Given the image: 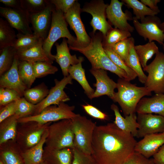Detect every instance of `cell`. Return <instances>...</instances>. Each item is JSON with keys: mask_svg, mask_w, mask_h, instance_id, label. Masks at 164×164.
Masks as SVG:
<instances>
[{"mask_svg": "<svg viewBox=\"0 0 164 164\" xmlns=\"http://www.w3.org/2000/svg\"><path fill=\"white\" fill-rule=\"evenodd\" d=\"M164 144V132L145 135L137 142L135 152L149 158L153 156Z\"/></svg>", "mask_w": 164, "mask_h": 164, "instance_id": "cell-19", "label": "cell"}, {"mask_svg": "<svg viewBox=\"0 0 164 164\" xmlns=\"http://www.w3.org/2000/svg\"><path fill=\"white\" fill-rule=\"evenodd\" d=\"M124 164H155L153 158H148L142 155L134 152L128 159Z\"/></svg>", "mask_w": 164, "mask_h": 164, "instance_id": "cell-44", "label": "cell"}, {"mask_svg": "<svg viewBox=\"0 0 164 164\" xmlns=\"http://www.w3.org/2000/svg\"><path fill=\"white\" fill-rule=\"evenodd\" d=\"M1 157V160L5 164H22L19 157L12 152H4Z\"/></svg>", "mask_w": 164, "mask_h": 164, "instance_id": "cell-49", "label": "cell"}, {"mask_svg": "<svg viewBox=\"0 0 164 164\" xmlns=\"http://www.w3.org/2000/svg\"><path fill=\"white\" fill-rule=\"evenodd\" d=\"M139 127L136 137L143 138L146 135L164 132V117L152 114L137 113Z\"/></svg>", "mask_w": 164, "mask_h": 164, "instance_id": "cell-16", "label": "cell"}, {"mask_svg": "<svg viewBox=\"0 0 164 164\" xmlns=\"http://www.w3.org/2000/svg\"><path fill=\"white\" fill-rule=\"evenodd\" d=\"M125 4L122 1L111 0L106 9V17L109 23L113 25L114 28L132 33L135 28L128 21H132L133 17L130 12L128 10L125 12L123 11L122 7Z\"/></svg>", "mask_w": 164, "mask_h": 164, "instance_id": "cell-12", "label": "cell"}, {"mask_svg": "<svg viewBox=\"0 0 164 164\" xmlns=\"http://www.w3.org/2000/svg\"><path fill=\"white\" fill-rule=\"evenodd\" d=\"M91 41L85 47L69 46L70 49L83 54L91 63V68L108 70L120 78L128 81L126 73L117 66L105 52L102 45L103 35L101 32L90 33Z\"/></svg>", "mask_w": 164, "mask_h": 164, "instance_id": "cell-2", "label": "cell"}, {"mask_svg": "<svg viewBox=\"0 0 164 164\" xmlns=\"http://www.w3.org/2000/svg\"><path fill=\"white\" fill-rule=\"evenodd\" d=\"M140 2L157 13L160 12V10L157 6V4L161 2L160 0H140Z\"/></svg>", "mask_w": 164, "mask_h": 164, "instance_id": "cell-52", "label": "cell"}, {"mask_svg": "<svg viewBox=\"0 0 164 164\" xmlns=\"http://www.w3.org/2000/svg\"><path fill=\"white\" fill-rule=\"evenodd\" d=\"M48 136L52 151L66 148H74V136L71 119L62 120L53 125Z\"/></svg>", "mask_w": 164, "mask_h": 164, "instance_id": "cell-7", "label": "cell"}, {"mask_svg": "<svg viewBox=\"0 0 164 164\" xmlns=\"http://www.w3.org/2000/svg\"><path fill=\"white\" fill-rule=\"evenodd\" d=\"M74 138V148L83 152L92 155V142L96 124L80 114L71 119Z\"/></svg>", "mask_w": 164, "mask_h": 164, "instance_id": "cell-5", "label": "cell"}, {"mask_svg": "<svg viewBox=\"0 0 164 164\" xmlns=\"http://www.w3.org/2000/svg\"><path fill=\"white\" fill-rule=\"evenodd\" d=\"M108 5L102 0H93L85 3L81 9V12L88 13L92 16L90 22L93 29L92 32L94 34L98 30L102 33L103 37L112 27L106 19V11Z\"/></svg>", "mask_w": 164, "mask_h": 164, "instance_id": "cell-9", "label": "cell"}, {"mask_svg": "<svg viewBox=\"0 0 164 164\" xmlns=\"http://www.w3.org/2000/svg\"><path fill=\"white\" fill-rule=\"evenodd\" d=\"M131 133L114 123L96 126L92 142V155L97 164H124L135 152L137 142Z\"/></svg>", "mask_w": 164, "mask_h": 164, "instance_id": "cell-1", "label": "cell"}, {"mask_svg": "<svg viewBox=\"0 0 164 164\" xmlns=\"http://www.w3.org/2000/svg\"><path fill=\"white\" fill-rule=\"evenodd\" d=\"M162 49H163V52H164V43L162 45Z\"/></svg>", "mask_w": 164, "mask_h": 164, "instance_id": "cell-55", "label": "cell"}, {"mask_svg": "<svg viewBox=\"0 0 164 164\" xmlns=\"http://www.w3.org/2000/svg\"><path fill=\"white\" fill-rule=\"evenodd\" d=\"M18 118L14 115L7 118L1 128L0 143H4L10 139L14 140L16 135V126Z\"/></svg>", "mask_w": 164, "mask_h": 164, "instance_id": "cell-29", "label": "cell"}, {"mask_svg": "<svg viewBox=\"0 0 164 164\" xmlns=\"http://www.w3.org/2000/svg\"><path fill=\"white\" fill-rule=\"evenodd\" d=\"M22 97L16 91L8 88H0V105L4 106Z\"/></svg>", "mask_w": 164, "mask_h": 164, "instance_id": "cell-42", "label": "cell"}, {"mask_svg": "<svg viewBox=\"0 0 164 164\" xmlns=\"http://www.w3.org/2000/svg\"><path fill=\"white\" fill-rule=\"evenodd\" d=\"M54 7L50 2L47 6L42 11L30 15L31 28L33 34L44 40L47 38L50 28Z\"/></svg>", "mask_w": 164, "mask_h": 164, "instance_id": "cell-15", "label": "cell"}, {"mask_svg": "<svg viewBox=\"0 0 164 164\" xmlns=\"http://www.w3.org/2000/svg\"><path fill=\"white\" fill-rule=\"evenodd\" d=\"M48 135V131H44L39 142L22 154L25 164H40L43 162V146Z\"/></svg>", "mask_w": 164, "mask_h": 164, "instance_id": "cell-25", "label": "cell"}, {"mask_svg": "<svg viewBox=\"0 0 164 164\" xmlns=\"http://www.w3.org/2000/svg\"><path fill=\"white\" fill-rule=\"evenodd\" d=\"M0 14L18 33L27 35L33 34L30 26V14L23 9L0 7Z\"/></svg>", "mask_w": 164, "mask_h": 164, "instance_id": "cell-14", "label": "cell"}, {"mask_svg": "<svg viewBox=\"0 0 164 164\" xmlns=\"http://www.w3.org/2000/svg\"><path fill=\"white\" fill-rule=\"evenodd\" d=\"M0 164H5L1 160L0 161Z\"/></svg>", "mask_w": 164, "mask_h": 164, "instance_id": "cell-54", "label": "cell"}, {"mask_svg": "<svg viewBox=\"0 0 164 164\" xmlns=\"http://www.w3.org/2000/svg\"><path fill=\"white\" fill-rule=\"evenodd\" d=\"M19 60L16 53L13 64L10 69L0 76V87L13 90L22 97L25 91L27 89L22 82L19 75L18 66Z\"/></svg>", "mask_w": 164, "mask_h": 164, "instance_id": "cell-18", "label": "cell"}, {"mask_svg": "<svg viewBox=\"0 0 164 164\" xmlns=\"http://www.w3.org/2000/svg\"><path fill=\"white\" fill-rule=\"evenodd\" d=\"M42 39H43L33 34L27 35L18 33L12 46L16 51L23 50L34 46Z\"/></svg>", "mask_w": 164, "mask_h": 164, "instance_id": "cell-35", "label": "cell"}, {"mask_svg": "<svg viewBox=\"0 0 164 164\" xmlns=\"http://www.w3.org/2000/svg\"><path fill=\"white\" fill-rule=\"evenodd\" d=\"M52 64L46 61L33 63V66L36 78H40L48 75L54 74L58 70V68Z\"/></svg>", "mask_w": 164, "mask_h": 164, "instance_id": "cell-38", "label": "cell"}, {"mask_svg": "<svg viewBox=\"0 0 164 164\" xmlns=\"http://www.w3.org/2000/svg\"><path fill=\"white\" fill-rule=\"evenodd\" d=\"M75 108L74 106H69L64 102H61L59 105L47 107L38 114L19 118L18 122L26 123L34 121L41 125L49 122L71 119L79 114L73 112Z\"/></svg>", "mask_w": 164, "mask_h": 164, "instance_id": "cell-6", "label": "cell"}, {"mask_svg": "<svg viewBox=\"0 0 164 164\" xmlns=\"http://www.w3.org/2000/svg\"><path fill=\"white\" fill-rule=\"evenodd\" d=\"M50 3L55 8L65 14L73 5L76 0H51Z\"/></svg>", "mask_w": 164, "mask_h": 164, "instance_id": "cell-47", "label": "cell"}, {"mask_svg": "<svg viewBox=\"0 0 164 164\" xmlns=\"http://www.w3.org/2000/svg\"><path fill=\"white\" fill-rule=\"evenodd\" d=\"M33 63L32 62L19 60L18 64L19 75L22 81L28 88H30L36 78Z\"/></svg>", "mask_w": 164, "mask_h": 164, "instance_id": "cell-33", "label": "cell"}, {"mask_svg": "<svg viewBox=\"0 0 164 164\" xmlns=\"http://www.w3.org/2000/svg\"><path fill=\"white\" fill-rule=\"evenodd\" d=\"M22 9L30 14L39 12L43 10L50 3V0H21Z\"/></svg>", "mask_w": 164, "mask_h": 164, "instance_id": "cell-40", "label": "cell"}, {"mask_svg": "<svg viewBox=\"0 0 164 164\" xmlns=\"http://www.w3.org/2000/svg\"><path fill=\"white\" fill-rule=\"evenodd\" d=\"M67 44V40L65 38L63 39L60 44L56 43V53L53 55L55 60L60 65L64 77L69 75L68 70L70 66L77 64L80 60L79 57L77 58L75 54L72 55L70 54Z\"/></svg>", "mask_w": 164, "mask_h": 164, "instance_id": "cell-20", "label": "cell"}, {"mask_svg": "<svg viewBox=\"0 0 164 164\" xmlns=\"http://www.w3.org/2000/svg\"><path fill=\"white\" fill-rule=\"evenodd\" d=\"M135 41L131 45L128 59L127 65L136 74L139 81L144 84L147 76L144 73L135 49Z\"/></svg>", "mask_w": 164, "mask_h": 164, "instance_id": "cell-32", "label": "cell"}, {"mask_svg": "<svg viewBox=\"0 0 164 164\" xmlns=\"http://www.w3.org/2000/svg\"><path fill=\"white\" fill-rule=\"evenodd\" d=\"M134 41V38L131 37L118 43L111 47L127 65L131 46L132 42Z\"/></svg>", "mask_w": 164, "mask_h": 164, "instance_id": "cell-39", "label": "cell"}, {"mask_svg": "<svg viewBox=\"0 0 164 164\" xmlns=\"http://www.w3.org/2000/svg\"><path fill=\"white\" fill-rule=\"evenodd\" d=\"M80 4L77 1L73 5L65 14V20L76 36L77 46L85 47L90 43L91 38L86 32L84 26L81 20Z\"/></svg>", "mask_w": 164, "mask_h": 164, "instance_id": "cell-13", "label": "cell"}, {"mask_svg": "<svg viewBox=\"0 0 164 164\" xmlns=\"http://www.w3.org/2000/svg\"><path fill=\"white\" fill-rule=\"evenodd\" d=\"M79 58L80 60L77 63L70 66L68 72L72 79L76 80L81 85L88 97L91 99L95 90L90 86L86 78L85 70L82 65L84 58L82 56Z\"/></svg>", "mask_w": 164, "mask_h": 164, "instance_id": "cell-24", "label": "cell"}, {"mask_svg": "<svg viewBox=\"0 0 164 164\" xmlns=\"http://www.w3.org/2000/svg\"><path fill=\"white\" fill-rule=\"evenodd\" d=\"M111 108L114 112L115 118L113 123L116 126L123 131L129 132L134 137H136L139 125L135 113L131 114L124 118L121 114L117 105L112 104Z\"/></svg>", "mask_w": 164, "mask_h": 164, "instance_id": "cell-22", "label": "cell"}, {"mask_svg": "<svg viewBox=\"0 0 164 164\" xmlns=\"http://www.w3.org/2000/svg\"><path fill=\"white\" fill-rule=\"evenodd\" d=\"M82 106L88 114L94 118L103 120L108 119V116L107 114L92 105L87 104L83 105Z\"/></svg>", "mask_w": 164, "mask_h": 164, "instance_id": "cell-46", "label": "cell"}, {"mask_svg": "<svg viewBox=\"0 0 164 164\" xmlns=\"http://www.w3.org/2000/svg\"><path fill=\"white\" fill-rule=\"evenodd\" d=\"M152 156L155 164H164V144Z\"/></svg>", "mask_w": 164, "mask_h": 164, "instance_id": "cell-50", "label": "cell"}, {"mask_svg": "<svg viewBox=\"0 0 164 164\" xmlns=\"http://www.w3.org/2000/svg\"><path fill=\"white\" fill-rule=\"evenodd\" d=\"M44 41L42 39L36 44L31 47L17 51L16 54L19 60L32 63L46 61L52 64L53 61L49 58L43 49Z\"/></svg>", "mask_w": 164, "mask_h": 164, "instance_id": "cell-23", "label": "cell"}, {"mask_svg": "<svg viewBox=\"0 0 164 164\" xmlns=\"http://www.w3.org/2000/svg\"><path fill=\"white\" fill-rule=\"evenodd\" d=\"M16 102L17 108L15 114L19 119L29 116L35 111L36 105L28 102L24 97H21L16 101Z\"/></svg>", "mask_w": 164, "mask_h": 164, "instance_id": "cell-41", "label": "cell"}, {"mask_svg": "<svg viewBox=\"0 0 164 164\" xmlns=\"http://www.w3.org/2000/svg\"><path fill=\"white\" fill-rule=\"evenodd\" d=\"M16 101L4 106L0 110V122H2L7 118L14 115L16 112Z\"/></svg>", "mask_w": 164, "mask_h": 164, "instance_id": "cell-45", "label": "cell"}, {"mask_svg": "<svg viewBox=\"0 0 164 164\" xmlns=\"http://www.w3.org/2000/svg\"><path fill=\"white\" fill-rule=\"evenodd\" d=\"M64 13L54 7L52 12L51 24L48 36L44 40L43 48L49 58L53 61L54 55L51 53L52 46L59 39L63 38L67 39L69 46H77L76 38L70 33L67 28L68 24Z\"/></svg>", "mask_w": 164, "mask_h": 164, "instance_id": "cell-4", "label": "cell"}, {"mask_svg": "<svg viewBox=\"0 0 164 164\" xmlns=\"http://www.w3.org/2000/svg\"><path fill=\"white\" fill-rule=\"evenodd\" d=\"M40 164H46L45 163V162H43L41 163Z\"/></svg>", "mask_w": 164, "mask_h": 164, "instance_id": "cell-56", "label": "cell"}, {"mask_svg": "<svg viewBox=\"0 0 164 164\" xmlns=\"http://www.w3.org/2000/svg\"><path fill=\"white\" fill-rule=\"evenodd\" d=\"M117 83L118 91L112 100L118 104L125 116L135 113L141 99L152 95V92L145 86H137L125 79L119 78Z\"/></svg>", "mask_w": 164, "mask_h": 164, "instance_id": "cell-3", "label": "cell"}, {"mask_svg": "<svg viewBox=\"0 0 164 164\" xmlns=\"http://www.w3.org/2000/svg\"><path fill=\"white\" fill-rule=\"evenodd\" d=\"M72 150L73 159L71 164H97L91 155L85 153L75 148Z\"/></svg>", "mask_w": 164, "mask_h": 164, "instance_id": "cell-43", "label": "cell"}, {"mask_svg": "<svg viewBox=\"0 0 164 164\" xmlns=\"http://www.w3.org/2000/svg\"><path fill=\"white\" fill-rule=\"evenodd\" d=\"M73 159L72 149L66 148L52 151L50 164H71Z\"/></svg>", "mask_w": 164, "mask_h": 164, "instance_id": "cell-37", "label": "cell"}, {"mask_svg": "<svg viewBox=\"0 0 164 164\" xmlns=\"http://www.w3.org/2000/svg\"><path fill=\"white\" fill-rule=\"evenodd\" d=\"M137 113H155L164 117V94L142 98L136 109Z\"/></svg>", "mask_w": 164, "mask_h": 164, "instance_id": "cell-21", "label": "cell"}, {"mask_svg": "<svg viewBox=\"0 0 164 164\" xmlns=\"http://www.w3.org/2000/svg\"><path fill=\"white\" fill-rule=\"evenodd\" d=\"M16 50L12 46L0 50V75L1 76L11 67L16 54Z\"/></svg>", "mask_w": 164, "mask_h": 164, "instance_id": "cell-34", "label": "cell"}, {"mask_svg": "<svg viewBox=\"0 0 164 164\" xmlns=\"http://www.w3.org/2000/svg\"><path fill=\"white\" fill-rule=\"evenodd\" d=\"M131 37L130 32L112 27L105 36L103 37V47L111 48L118 43Z\"/></svg>", "mask_w": 164, "mask_h": 164, "instance_id": "cell-31", "label": "cell"}, {"mask_svg": "<svg viewBox=\"0 0 164 164\" xmlns=\"http://www.w3.org/2000/svg\"><path fill=\"white\" fill-rule=\"evenodd\" d=\"M72 78L69 75L64 77L60 80L55 79V85L51 87L47 96L43 101L36 105L33 115L39 114L44 109L52 105H59L61 102L70 100V98L64 89L68 84H72Z\"/></svg>", "mask_w": 164, "mask_h": 164, "instance_id": "cell-11", "label": "cell"}, {"mask_svg": "<svg viewBox=\"0 0 164 164\" xmlns=\"http://www.w3.org/2000/svg\"><path fill=\"white\" fill-rule=\"evenodd\" d=\"M143 70L148 74L144 86L155 94H164V53L158 52Z\"/></svg>", "mask_w": 164, "mask_h": 164, "instance_id": "cell-8", "label": "cell"}, {"mask_svg": "<svg viewBox=\"0 0 164 164\" xmlns=\"http://www.w3.org/2000/svg\"><path fill=\"white\" fill-rule=\"evenodd\" d=\"M107 55L118 67L126 73L129 81L134 80L137 77L136 73L128 67L122 58L111 48L103 47Z\"/></svg>", "mask_w": 164, "mask_h": 164, "instance_id": "cell-36", "label": "cell"}, {"mask_svg": "<svg viewBox=\"0 0 164 164\" xmlns=\"http://www.w3.org/2000/svg\"><path fill=\"white\" fill-rule=\"evenodd\" d=\"M135 49L143 68L147 65L148 61L159 52L158 47L154 41L135 46Z\"/></svg>", "mask_w": 164, "mask_h": 164, "instance_id": "cell-27", "label": "cell"}, {"mask_svg": "<svg viewBox=\"0 0 164 164\" xmlns=\"http://www.w3.org/2000/svg\"><path fill=\"white\" fill-rule=\"evenodd\" d=\"M160 28L164 33V21L161 23L160 25Z\"/></svg>", "mask_w": 164, "mask_h": 164, "instance_id": "cell-53", "label": "cell"}, {"mask_svg": "<svg viewBox=\"0 0 164 164\" xmlns=\"http://www.w3.org/2000/svg\"><path fill=\"white\" fill-rule=\"evenodd\" d=\"M49 91L46 84L42 83L33 88L27 89L24 92L23 96L28 102L36 105L46 97Z\"/></svg>", "mask_w": 164, "mask_h": 164, "instance_id": "cell-28", "label": "cell"}, {"mask_svg": "<svg viewBox=\"0 0 164 164\" xmlns=\"http://www.w3.org/2000/svg\"><path fill=\"white\" fill-rule=\"evenodd\" d=\"M17 39L14 28L5 20L0 18V50L12 46Z\"/></svg>", "mask_w": 164, "mask_h": 164, "instance_id": "cell-26", "label": "cell"}, {"mask_svg": "<svg viewBox=\"0 0 164 164\" xmlns=\"http://www.w3.org/2000/svg\"><path fill=\"white\" fill-rule=\"evenodd\" d=\"M0 2L6 7L16 9H22L21 0H0Z\"/></svg>", "mask_w": 164, "mask_h": 164, "instance_id": "cell-51", "label": "cell"}, {"mask_svg": "<svg viewBox=\"0 0 164 164\" xmlns=\"http://www.w3.org/2000/svg\"><path fill=\"white\" fill-rule=\"evenodd\" d=\"M129 8L132 9L135 17L140 20L148 16H155L158 13L152 10L141 2L138 0H122Z\"/></svg>", "mask_w": 164, "mask_h": 164, "instance_id": "cell-30", "label": "cell"}, {"mask_svg": "<svg viewBox=\"0 0 164 164\" xmlns=\"http://www.w3.org/2000/svg\"><path fill=\"white\" fill-rule=\"evenodd\" d=\"M90 71L96 80V83L93 84L96 90L91 99L104 95L112 99L115 92L114 90L117 88V83L109 77L105 70L91 68Z\"/></svg>", "mask_w": 164, "mask_h": 164, "instance_id": "cell-17", "label": "cell"}, {"mask_svg": "<svg viewBox=\"0 0 164 164\" xmlns=\"http://www.w3.org/2000/svg\"><path fill=\"white\" fill-rule=\"evenodd\" d=\"M134 28L138 33L149 42L156 41L162 45L164 43V33L160 28L161 22L160 19L156 16H148L140 20L133 17Z\"/></svg>", "mask_w": 164, "mask_h": 164, "instance_id": "cell-10", "label": "cell"}, {"mask_svg": "<svg viewBox=\"0 0 164 164\" xmlns=\"http://www.w3.org/2000/svg\"><path fill=\"white\" fill-rule=\"evenodd\" d=\"M44 131L41 129L33 132L29 134L26 138V143L29 147H32L37 145L41 140L42 135Z\"/></svg>", "mask_w": 164, "mask_h": 164, "instance_id": "cell-48", "label": "cell"}]
</instances>
